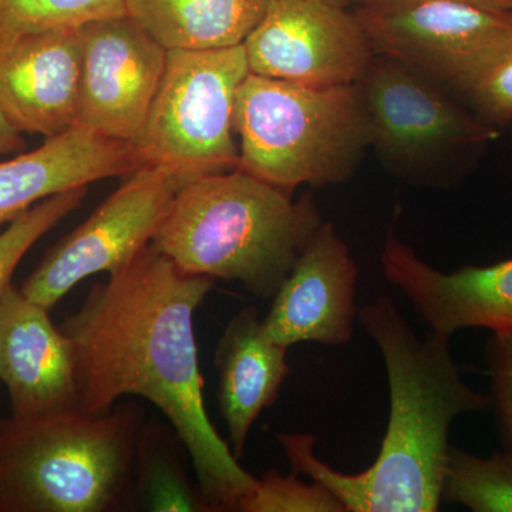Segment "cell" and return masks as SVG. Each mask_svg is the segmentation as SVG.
Wrapping results in <instances>:
<instances>
[{
  "label": "cell",
  "instance_id": "cell-1",
  "mask_svg": "<svg viewBox=\"0 0 512 512\" xmlns=\"http://www.w3.org/2000/svg\"><path fill=\"white\" fill-rule=\"evenodd\" d=\"M212 286L148 244L94 284L60 329L73 345L79 409L103 414L123 396L148 400L187 447L211 512L238 511L256 478L211 423L195 339V312Z\"/></svg>",
  "mask_w": 512,
  "mask_h": 512
},
{
  "label": "cell",
  "instance_id": "cell-2",
  "mask_svg": "<svg viewBox=\"0 0 512 512\" xmlns=\"http://www.w3.org/2000/svg\"><path fill=\"white\" fill-rule=\"evenodd\" d=\"M362 328L382 353L390 412L375 463L340 473L315 454L313 434L279 433L292 471L330 491L346 512H436L443 504L450 430L458 417L490 409V394L464 380L450 339L419 338L390 296L359 308Z\"/></svg>",
  "mask_w": 512,
  "mask_h": 512
},
{
  "label": "cell",
  "instance_id": "cell-3",
  "mask_svg": "<svg viewBox=\"0 0 512 512\" xmlns=\"http://www.w3.org/2000/svg\"><path fill=\"white\" fill-rule=\"evenodd\" d=\"M235 168L184 184L150 244L187 274L239 282L272 299L322 224L311 198Z\"/></svg>",
  "mask_w": 512,
  "mask_h": 512
},
{
  "label": "cell",
  "instance_id": "cell-4",
  "mask_svg": "<svg viewBox=\"0 0 512 512\" xmlns=\"http://www.w3.org/2000/svg\"><path fill=\"white\" fill-rule=\"evenodd\" d=\"M146 410L119 403L0 420V512L133 510V471Z\"/></svg>",
  "mask_w": 512,
  "mask_h": 512
},
{
  "label": "cell",
  "instance_id": "cell-5",
  "mask_svg": "<svg viewBox=\"0 0 512 512\" xmlns=\"http://www.w3.org/2000/svg\"><path fill=\"white\" fill-rule=\"evenodd\" d=\"M239 170L289 194L340 184L370 147L357 84L306 86L248 73L235 100Z\"/></svg>",
  "mask_w": 512,
  "mask_h": 512
},
{
  "label": "cell",
  "instance_id": "cell-6",
  "mask_svg": "<svg viewBox=\"0 0 512 512\" xmlns=\"http://www.w3.org/2000/svg\"><path fill=\"white\" fill-rule=\"evenodd\" d=\"M370 147L384 167L419 185H443L458 158L500 136L443 84L394 57L375 55L356 83Z\"/></svg>",
  "mask_w": 512,
  "mask_h": 512
},
{
  "label": "cell",
  "instance_id": "cell-7",
  "mask_svg": "<svg viewBox=\"0 0 512 512\" xmlns=\"http://www.w3.org/2000/svg\"><path fill=\"white\" fill-rule=\"evenodd\" d=\"M249 67L244 45L168 50L138 150L185 184L239 165L235 100Z\"/></svg>",
  "mask_w": 512,
  "mask_h": 512
},
{
  "label": "cell",
  "instance_id": "cell-8",
  "mask_svg": "<svg viewBox=\"0 0 512 512\" xmlns=\"http://www.w3.org/2000/svg\"><path fill=\"white\" fill-rule=\"evenodd\" d=\"M375 55L402 60L464 99L512 52V10L453 0L360 8Z\"/></svg>",
  "mask_w": 512,
  "mask_h": 512
},
{
  "label": "cell",
  "instance_id": "cell-9",
  "mask_svg": "<svg viewBox=\"0 0 512 512\" xmlns=\"http://www.w3.org/2000/svg\"><path fill=\"white\" fill-rule=\"evenodd\" d=\"M184 184L160 165H141L82 225L47 251L20 292L50 311L89 276L120 271L150 244Z\"/></svg>",
  "mask_w": 512,
  "mask_h": 512
},
{
  "label": "cell",
  "instance_id": "cell-10",
  "mask_svg": "<svg viewBox=\"0 0 512 512\" xmlns=\"http://www.w3.org/2000/svg\"><path fill=\"white\" fill-rule=\"evenodd\" d=\"M244 49L249 73L306 86L356 84L375 56L355 12L325 0H271Z\"/></svg>",
  "mask_w": 512,
  "mask_h": 512
},
{
  "label": "cell",
  "instance_id": "cell-11",
  "mask_svg": "<svg viewBox=\"0 0 512 512\" xmlns=\"http://www.w3.org/2000/svg\"><path fill=\"white\" fill-rule=\"evenodd\" d=\"M76 126L138 146L168 50L127 13L82 28Z\"/></svg>",
  "mask_w": 512,
  "mask_h": 512
},
{
  "label": "cell",
  "instance_id": "cell-12",
  "mask_svg": "<svg viewBox=\"0 0 512 512\" xmlns=\"http://www.w3.org/2000/svg\"><path fill=\"white\" fill-rule=\"evenodd\" d=\"M357 265L333 222H322L261 320L265 336L291 348L303 342L343 346L355 335Z\"/></svg>",
  "mask_w": 512,
  "mask_h": 512
},
{
  "label": "cell",
  "instance_id": "cell-13",
  "mask_svg": "<svg viewBox=\"0 0 512 512\" xmlns=\"http://www.w3.org/2000/svg\"><path fill=\"white\" fill-rule=\"evenodd\" d=\"M380 262L386 281L406 296L429 332L448 339L463 329L512 332V258L439 271L397 237L392 225Z\"/></svg>",
  "mask_w": 512,
  "mask_h": 512
},
{
  "label": "cell",
  "instance_id": "cell-14",
  "mask_svg": "<svg viewBox=\"0 0 512 512\" xmlns=\"http://www.w3.org/2000/svg\"><path fill=\"white\" fill-rule=\"evenodd\" d=\"M82 30L50 29L0 47V109L22 133L56 137L76 126Z\"/></svg>",
  "mask_w": 512,
  "mask_h": 512
},
{
  "label": "cell",
  "instance_id": "cell-15",
  "mask_svg": "<svg viewBox=\"0 0 512 512\" xmlns=\"http://www.w3.org/2000/svg\"><path fill=\"white\" fill-rule=\"evenodd\" d=\"M0 380L12 416L79 407L73 345L49 309L10 285L0 296Z\"/></svg>",
  "mask_w": 512,
  "mask_h": 512
},
{
  "label": "cell",
  "instance_id": "cell-16",
  "mask_svg": "<svg viewBox=\"0 0 512 512\" xmlns=\"http://www.w3.org/2000/svg\"><path fill=\"white\" fill-rule=\"evenodd\" d=\"M144 165L134 144L74 126L43 146L0 163V228L40 201Z\"/></svg>",
  "mask_w": 512,
  "mask_h": 512
},
{
  "label": "cell",
  "instance_id": "cell-17",
  "mask_svg": "<svg viewBox=\"0 0 512 512\" xmlns=\"http://www.w3.org/2000/svg\"><path fill=\"white\" fill-rule=\"evenodd\" d=\"M261 320L255 306H245L229 319L215 350L218 407L238 460L256 419L274 406L292 370L288 348L266 338Z\"/></svg>",
  "mask_w": 512,
  "mask_h": 512
},
{
  "label": "cell",
  "instance_id": "cell-18",
  "mask_svg": "<svg viewBox=\"0 0 512 512\" xmlns=\"http://www.w3.org/2000/svg\"><path fill=\"white\" fill-rule=\"evenodd\" d=\"M271 0H127L126 13L167 50L244 45Z\"/></svg>",
  "mask_w": 512,
  "mask_h": 512
},
{
  "label": "cell",
  "instance_id": "cell-19",
  "mask_svg": "<svg viewBox=\"0 0 512 512\" xmlns=\"http://www.w3.org/2000/svg\"><path fill=\"white\" fill-rule=\"evenodd\" d=\"M190 453L170 423L150 417L134 460L133 510L211 512L200 484L188 473Z\"/></svg>",
  "mask_w": 512,
  "mask_h": 512
},
{
  "label": "cell",
  "instance_id": "cell-20",
  "mask_svg": "<svg viewBox=\"0 0 512 512\" xmlns=\"http://www.w3.org/2000/svg\"><path fill=\"white\" fill-rule=\"evenodd\" d=\"M441 498L474 512H512V456L478 457L451 447Z\"/></svg>",
  "mask_w": 512,
  "mask_h": 512
},
{
  "label": "cell",
  "instance_id": "cell-21",
  "mask_svg": "<svg viewBox=\"0 0 512 512\" xmlns=\"http://www.w3.org/2000/svg\"><path fill=\"white\" fill-rule=\"evenodd\" d=\"M127 0H0V47L32 33L126 13Z\"/></svg>",
  "mask_w": 512,
  "mask_h": 512
},
{
  "label": "cell",
  "instance_id": "cell-22",
  "mask_svg": "<svg viewBox=\"0 0 512 512\" xmlns=\"http://www.w3.org/2000/svg\"><path fill=\"white\" fill-rule=\"evenodd\" d=\"M87 188H74L40 201L0 234V296L12 285V276L29 249L82 204Z\"/></svg>",
  "mask_w": 512,
  "mask_h": 512
},
{
  "label": "cell",
  "instance_id": "cell-23",
  "mask_svg": "<svg viewBox=\"0 0 512 512\" xmlns=\"http://www.w3.org/2000/svg\"><path fill=\"white\" fill-rule=\"evenodd\" d=\"M239 512H346L343 504L322 485L306 483L291 471H266L238 504Z\"/></svg>",
  "mask_w": 512,
  "mask_h": 512
},
{
  "label": "cell",
  "instance_id": "cell-24",
  "mask_svg": "<svg viewBox=\"0 0 512 512\" xmlns=\"http://www.w3.org/2000/svg\"><path fill=\"white\" fill-rule=\"evenodd\" d=\"M491 407L504 450L512 456V332L493 333L485 345Z\"/></svg>",
  "mask_w": 512,
  "mask_h": 512
},
{
  "label": "cell",
  "instance_id": "cell-25",
  "mask_svg": "<svg viewBox=\"0 0 512 512\" xmlns=\"http://www.w3.org/2000/svg\"><path fill=\"white\" fill-rule=\"evenodd\" d=\"M470 109L495 128L512 121V52L466 97Z\"/></svg>",
  "mask_w": 512,
  "mask_h": 512
},
{
  "label": "cell",
  "instance_id": "cell-26",
  "mask_svg": "<svg viewBox=\"0 0 512 512\" xmlns=\"http://www.w3.org/2000/svg\"><path fill=\"white\" fill-rule=\"evenodd\" d=\"M360 8H379V6L406 5V3L429 2V0H350ZM453 2L471 3L483 8L512 10V0H453Z\"/></svg>",
  "mask_w": 512,
  "mask_h": 512
},
{
  "label": "cell",
  "instance_id": "cell-27",
  "mask_svg": "<svg viewBox=\"0 0 512 512\" xmlns=\"http://www.w3.org/2000/svg\"><path fill=\"white\" fill-rule=\"evenodd\" d=\"M26 144L22 131L13 126L3 110L0 109V156L25 150Z\"/></svg>",
  "mask_w": 512,
  "mask_h": 512
},
{
  "label": "cell",
  "instance_id": "cell-28",
  "mask_svg": "<svg viewBox=\"0 0 512 512\" xmlns=\"http://www.w3.org/2000/svg\"><path fill=\"white\" fill-rule=\"evenodd\" d=\"M325 2L332 3V5L343 6L346 8V5L350 2V0H325Z\"/></svg>",
  "mask_w": 512,
  "mask_h": 512
}]
</instances>
